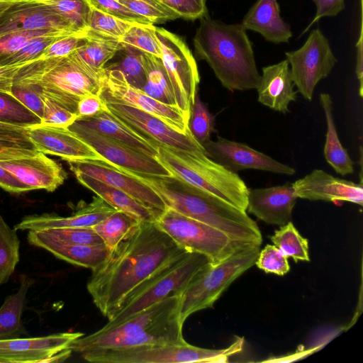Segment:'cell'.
Returning a JSON list of instances; mask_svg holds the SVG:
<instances>
[{
    "mask_svg": "<svg viewBox=\"0 0 363 363\" xmlns=\"http://www.w3.org/2000/svg\"><path fill=\"white\" fill-rule=\"evenodd\" d=\"M189 252L156 221L140 222L92 269L86 288L95 306L108 318L118 304L159 269Z\"/></svg>",
    "mask_w": 363,
    "mask_h": 363,
    "instance_id": "6da1fadb",
    "label": "cell"
},
{
    "mask_svg": "<svg viewBox=\"0 0 363 363\" xmlns=\"http://www.w3.org/2000/svg\"><path fill=\"white\" fill-rule=\"evenodd\" d=\"M116 169L151 187L167 208L211 225L236 242L261 246L262 233L246 211L174 176L156 177Z\"/></svg>",
    "mask_w": 363,
    "mask_h": 363,
    "instance_id": "7a4b0ae2",
    "label": "cell"
},
{
    "mask_svg": "<svg viewBox=\"0 0 363 363\" xmlns=\"http://www.w3.org/2000/svg\"><path fill=\"white\" fill-rule=\"evenodd\" d=\"M193 44L197 59L208 63L223 87L257 88L260 74L252 43L241 23L227 24L207 15L200 19Z\"/></svg>",
    "mask_w": 363,
    "mask_h": 363,
    "instance_id": "3957f363",
    "label": "cell"
},
{
    "mask_svg": "<svg viewBox=\"0 0 363 363\" xmlns=\"http://www.w3.org/2000/svg\"><path fill=\"white\" fill-rule=\"evenodd\" d=\"M181 295L173 294L128 317L83 335L70 344L72 352L186 343L180 318Z\"/></svg>",
    "mask_w": 363,
    "mask_h": 363,
    "instance_id": "277c9868",
    "label": "cell"
},
{
    "mask_svg": "<svg viewBox=\"0 0 363 363\" xmlns=\"http://www.w3.org/2000/svg\"><path fill=\"white\" fill-rule=\"evenodd\" d=\"M103 72L90 67L74 51L22 67L14 83L35 84L44 96L76 113L81 99L99 95Z\"/></svg>",
    "mask_w": 363,
    "mask_h": 363,
    "instance_id": "5b68a950",
    "label": "cell"
},
{
    "mask_svg": "<svg viewBox=\"0 0 363 363\" xmlns=\"http://www.w3.org/2000/svg\"><path fill=\"white\" fill-rule=\"evenodd\" d=\"M155 158L172 176L246 211L249 188L237 173L212 160L206 151L158 145Z\"/></svg>",
    "mask_w": 363,
    "mask_h": 363,
    "instance_id": "8992f818",
    "label": "cell"
},
{
    "mask_svg": "<svg viewBox=\"0 0 363 363\" xmlns=\"http://www.w3.org/2000/svg\"><path fill=\"white\" fill-rule=\"evenodd\" d=\"M209 264L206 255L189 252L171 262L125 296L105 326L118 324L170 295H180L194 275Z\"/></svg>",
    "mask_w": 363,
    "mask_h": 363,
    "instance_id": "52a82bcc",
    "label": "cell"
},
{
    "mask_svg": "<svg viewBox=\"0 0 363 363\" xmlns=\"http://www.w3.org/2000/svg\"><path fill=\"white\" fill-rule=\"evenodd\" d=\"M259 251L260 246L248 245L195 274L180 294L181 320L184 323L191 314L211 308L236 279L255 265Z\"/></svg>",
    "mask_w": 363,
    "mask_h": 363,
    "instance_id": "ba28073f",
    "label": "cell"
},
{
    "mask_svg": "<svg viewBox=\"0 0 363 363\" xmlns=\"http://www.w3.org/2000/svg\"><path fill=\"white\" fill-rule=\"evenodd\" d=\"M244 337L228 347L212 350L189 343L143 345L127 348L102 349L82 353L84 360L94 363H223L242 349Z\"/></svg>",
    "mask_w": 363,
    "mask_h": 363,
    "instance_id": "9c48e42d",
    "label": "cell"
},
{
    "mask_svg": "<svg viewBox=\"0 0 363 363\" xmlns=\"http://www.w3.org/2000/svg\"><path fill=\"white\" fill-rule=\"evenodd\" d=\"M156 223L181 247L206 255L213 265L248 245H254L236 242L222 231L170 208L162 212Z\"/></svg>",
    "mask_w": 363,
    "mask_h": 363,
    "instance_id": "30bf717a",
    "label": "cell"
},
{
    "mask_svg": "<svg viewBox=\"0 0 363 363\" xmlns=\"http://www.w3.org/2000/svg\"><path fill=\"white\" fill-rule=\"evenodd\" d=\"M162 48L161 60L174 91L176 105L191 115L200 76L196 60L182 38L155 26Z\"/></svg>",
    "mask_w": 363,
    "mask_h": 363,
    "instance_id": "8fae6325",
    "label": "cell"
},
{
    "mask_svg": "<svg viewBox=\"0 0 363 363\" xmlns=\"http://www.w3.org/2000/svg\"><path fill=\"white\" fill-rule=\"evenodd\" d=\"M99 96L106 104L129 106L157 116L180 133L190 130L189 114L177 106L163 104L130 85L119 70L104 69Z\"/></svg>",
    "mask_w": 363,
    "mask_h": 363,
    "instance_id": "7c38bea8",
    "label": "cell"
},
{
    "mask_svg": "<svg viewBox=\"0 0 363 363\" xmlns=\"http://www.w3.org/2000/svg\"><path fill=\"white\" fill-rule=\"evenodd\" d=\"M285 56L297 91L309 101L318 83L330 74L337 62L320 28L313 29L300 48L286 52Z\"/></svg>",
    "mask_w": 363,
    "mask_h": 363,
    "instance_id": "4fadbf2b",
    "label": "cell"
},
{
    "mask_svg": "<svg viewBox=\"0 0 363 363\" xmlns=\"http://www.w3.org/2000/svg\"><path fill=\"white\" fill-rule=\"evenodd\" d=\"M68 128L115 168L156 177L172 176L155 157L75 122Z\"/></svg>",
    "mask_w": 363,
    "mask_h": 363,
    "instance_id": "5bb4252c",
    "label": "cell"
},
{
    "mask_svg": "<svg viewBox=\"0 0 363 363\" xmlns=\"http://www.w3.org/2000/svg\"><path fill=\"white\" fill-rule=\"evenodd\" d=\"M84 333H60L35 337L0 340V363L62 362L72 352L70 344Z\"/></svg>",
    "mask_w": 363,
    "mask_h": 363,
    "instance_id": "9a60e30c",
    "label": "cell"
},
{
    "mask_svg": "<svg viewBox=\"0 0 363 363\" xmlns=\"http://www.w3.org/2000/svg\"><path fill=\"white\" fill-rule=\"evenodd\" d=\"M106 105L114 116L152 142L185 151H206L190 130L186 133H180L158 117L132 106Z\"/></svg>",
    "mask_w": 363,
    "mask_h": 363,
    "instance_id": "2e32d148",
    "label": "cell"
},
{
    "mask_svg": "<svg viewBox=\"0 0 363 363\" xmlns=\"http://www.w3.org/2000/svg\"><path fill=\"white\" fill-rule=\"evenodd\" d=\"M202 145L212 160L234 173L245 169H257L284 175L296 173L293 167L244 143L218 136L217 140L209 139Z\"/></svg>",
    "mask_w": 363,
    "mask_h": 363,
    "instance_id": "e0dca14e",
    "label": "cell"
},
{
    "mask_svg": "<svg viewBox=\"0 0 363 363\" xmlns=\"http://www.w3.org/2000/svg\"><path fill=\"white\" fill-rule=\"evenodd\" d=\"M67 162L73 173H84L125 192L153 210L158 217L167 208L163 200L151 187L116 169L106 162L91 160H72Z\"/></svg>",
    "mask_w": 363,
    "mask_h": 363,
    "instance_id": "ac0fdd59",
    "label": "cell"
},
{
    "mask_svg": "<svg viewBox=\"0 0 363 363\" xmlns=\"http://www.w3.org/2000/svg\"><path fill=\"white\" fill-rule=\"evenodd\" d=\"M47 29L86 32L45 4H16L0 16V37L22 30Z\"/></svg>",
    "mask_w": 363,
    "mask_h": 363,
    "instance_id": "d6986e66",
    "label": "cell"
},
{
    "mask_svg": "<svg viewBox=\"0 0 363 363\" xmlns=\"http://www.w3.org/2000/svg\"><path fill=\"white\" fill-rule=\"evenodd\" d=\"M292 184L296 196L300 199L363 205L362 183L335 177L322 169H314Z\"/></svg>",
    "mask_w": 363,
    "mask_h": 363,
    "instance_id": "ffe728a7",
    "label": "cell"
},
{
    "mask_svg": "<svg viewBox=\"0 0 363 363\" xmlns=\"http://www.w3.org/2000/svg\"><path fill=\"white\" fill-rule=\"evenodd\" d=\"M28 135L35 149L45 155H52L68 161L91 160L106 162L91 147L68 128L31 125Z\"/></svg>",
    "mask_w": 363,
    "mask_h": 363,
    "instance_id": "44dd1931",
    "label": "cell"
},
{
    "mask_svg": "<svg viewBox=\"0 0 363 363\" xmlns=\"http://www.w3.org/2000/svg\"><path fill=\"white\" fill-rule=\"evenodd\" d=\"M116 209L103 199L94 196L91 201L80 206L71 216L55 213L29 215L23 217L14 228L16 230H45L60 228H89L98 224Z\"/></svg>",
    "mask_w": 363,
    "mask_h": 363,
    "instance_id": "7402d4cb",
    "label": "cell"
},
{
    "mask_svg": "<svg viewBox=\"0 0 363 363\" xmlns=\"http://www.w3.org/2000/svg\"><path fill=\"white\" fill-rule=\"evenodd\" d=\"M297 199L291 182L249 189L246 211L264 223L281 226L291 221Z\"/></svg>",
    "mask_w": 363,
    "mask_h": 363,
    "instance_id": "603a6c76",
    "label": "cell"
},
{
    "mask_svg": "<svg viewBox=\"0 0 363 363\" xmlns=\"http://www.w3.org/2000/svg\"><path fill=\"white\" fill-rule=\"evenodd\" d=\"M0 165L29 186L31 191L44 189L52 192L67 177L60 164L41 152L31 156L2 161Z\"/></svg>",
    "mask_w": 363,
    "mask_h": 363,
    "instance_id": "cb8c5ba5",
    "label": "cell"
},
{
    "mask_svg": "<svg viewBox=\"0 0 363 363\" xmlns=\"http://www.w3.org/2000/svg\"><path fill=\"white\" fill-rule=\"evenodd\" d=\"M258 101L272 110L281 113L289 112V104L296 100L294 84L286 60L262 67V73L256 88Z\"/></svg>",
    "mask_w": 363,
    "mask_h": 363,
    "instance_id": "d4e9b609",
    "label": "cell"
},
{
    "mask_svg": "<svg viewBox=\"0 0 363 363\" xmlns=\"http://www.w3.org/2000/svg\"><path fill=\"white\" fill-rule=\"evenodd\" d=\"M27 238L30 245L47 250L60 259L91 270L101 264L108 255L104 244L67 243L50 237L41 230H28Z\"/></svg>",
    "mask_w": 363,
    "mask_h": 363,
    "instance_id": "484cf974",
    "label": "cell"
},
{
    "mask_svg": "<svg viewBox=\"0 0 363 363\" xmlns=\"http://www.w3.org/2000/svg\"><path fill=\"white\" fill-rule=\"evenodd\" d=\"M242 26L275 44L289 43L293 35L290 26L280 16L277 0H257L244 16Z\"/></svg>",
    "mask_w": 363,
    "mask_h": 363,
    "instance_id": "4316f807",
    "label": "cell"
},
{
    "mask_svg": "<svg viewBox=\"0 0 363 363\" xmlns=\"http://www.w3.org/2000/svg\"><path fill=\"white\" fill-rule=\"evenodd\" d=\"M76 123L94 130L150 157H155L158 144L129 128L107 110L94 116L77 118Z\"/></svg>",
    "mask_w": 363,
    "mask_h": 363,
    "instance_id": "83f0119b",
    "label": "cell"
},
{
    "mask_svg": "<svg viewBox=\"0 0 363 363\" xmlns=\"http://www.w3.org/2000/svg\"><path fill=\"white\" fill-rule=\"evenodd\" d=\"M84 187L95 193L115 209L139 222L156 221L158 215L125 192L82 172L73 173Z\"/></svg>",
    "mask_w": 363,
    "mask_h": 363,
    "instance_id": "f1b7e54d",
    "label": "cell"
},
{
    "mask_svg": "<svg viewBox=\"0 0 363 363\" xmlns=\"http://www.w3.org/2000/svg\"><path fill=\"white\" fill-rule=\"evenodd\" d=\"M320 101L324 111L327 125L323 148L325 159L337 174L342 176L352 174L354 171V162L339 139L333 114L331 96L328 93H321Z\"/></svg>",
    "mask_w": 363,
    "mask_h": 363,
    "instance_id": "f546056e",
    "label": "cell"
},
{
    "mask_svg": "<svg viewBox=\"0 0 363 363\" xmlns=\"http://www.w3.org/2000/svg\"><path fill=\"white\" fill-rule=\"evenodd\" d=\"M33 280L25 275L21 276L18 291L8 296L0 308V340L23 337L28 332L21 321L26 298Z\"/></svg>",
    "mask_w": 363,
    "mask_h": 363,
    "instance_id": "4dcf8cb0",
    "label": "cell"
},
{
    "mask_svg": "<svg viewBox=\"0 0 363 363\" xmlns=\"http://www.w3.org/2000/svg\"><path fill=\"white\" fill-rule=\"evenodd\" d=\"M122 46L118 39L87 30L85 42L75 52L90 67L102 72Z\"/></svg>",
    "mask_w": 363,
    "mask_h": 363,
    "instance_id": "1f68e13d",
    "label": "cell"
},
{
    "mask_svg": "<svg viewBox=\"0 0 363 363\" xmlns=\"http://www.w3.org/2000/svg\"><path fill=\"white\" fill-rule=\"evenodd\" d=\"M141 57L146 74V82L141 90L163 104L177 106L170 80L161 58L145 52H142Z\"/></svg>",
    "mask_w": 363,
    "mask_h": 363,
    "instance_id": "d6a6232c",
    "label": "cell"
},
{
    "mask_svg": "<svg viewBox=\"0 0 363 363\" xmlns=\"http://www.w3.org/2000/svg\"><path fill=\"white\" fill-rule=\"evenodd\" d=\"M141 54L142 52L123 44L104 69L121 71L130 85L142 89L146 82V74Z\"/></svg>",
    "mask_w": 363,
    "mask_h": 363,
    "instance_id": "836d02e7",
    "label": "cell"
},
{
    "mask_svg": "<svg viewBox=\"0 0 363 363\" xmlns=\"http://www.w3.org/2000/svg\"><path fill=\"white\" fill-rule=\"evenodd\" d=\"M29 126L0 127V162L31 156L39 152L28 138Z\"/></svg>",
    "mask_w": 363,
    "mask_h": 363,
    "instance_id": "e575fe53",
    "label": "cell"
},
{
    "mask_svg": "<svg viewBox=\"0 0 363 363\" xmlns=\"http://www.w3.org/2000/svg\"><path fill=\"white\" fill-rule=\"evenodd\" d=\"M140 222L116 211L92 228L101 237L108 252L113 250Z\"/></svg>",
    "mask_w": 363,
    "mask_h": 363,
    "instance_id": "d590c367",
    "label": "cell"
},
{
    "mask_svg": "<svg viewBox=\"0 0 363 363\" xmlns=\"http://www.w3.org/2000/svg\"><path fill=\"white\" fill-rule=\"evenodd\" d=\"M20 240L0 216V287L7 283L20 259Z\"/></svg>",
    "mask_w": 363,
    "mask_h": 363,
    "instance_id": "8d00e7d4",
    "label": "cell"
},
{
    "mask_svg": "<svg viewBox=\"0 0 363 363\" xmlns=\"http://www.w3.org/2000/svg\"><path fill=\"white\" fill-rule=\"evenodd\" d=\"M270 240L284 255L292 257L296 262L310 260L308 240L301 235L291 221L275 230Z\"/></svg>",
    "mask_w": 363,
    "mask_h": 363,
    "instance_id": "74e56055",
    "label": "cell"
},
{
    "mask_svg": "<svg viewBox=\"0 0 363 363\" xmlns=\"http://www.w3.org/2000/svg\"><path fill=\"white\" fill-rule=\"evenodd\" d=\"M120 41L142 52L161 58L162 48L153 24H133Z\"/></svg>",
    "mask_w": 363,
    "mask_h": 363,
    "instance_id": "f35d334b",
    "label": "cell"
},
{
    "mask_svg": "<svg viewBox=\"0 0 363 363\" xmlns=\"http://www.w3.org/2000/svg\"><path fill=\"white\" fill-rule=\"evenodd\" d=\"M79 33H71L52 29L22 30L11 33L0 37V59L18 52L31 40L45 36L65 37Z\"/></svg>",
    "mask_w": 363,
    "mask_h": 363,
    "instance_id": "ab89813d",
    "label": "cell"
},
{
    "mask_svg": "<svg viewBox=\"0 0 363 363\" xmlns=\"http://www.w3.org/2000/svg\"><path fill=\"white\" fill-rule=\"evenodd\" d=\"M71 22L78 29L87 31L91 5L88 0H52L45 4Z\"/></svg>",
    "mask_w": 363,
    "mask_h": 363,
    "instance_id": "60d3db41",
    "label": "cell"
},
{
    "mask_svg": "<svg viewBox=\"0 0 363 363\" xmlns=\"http://www.w3.org/2000/svg\"><path fill=\"white\" fill-rule=\"evenodd\" d=\"M133 24L135 23L121 20L91 5L88 30L120 40Z\"/></svg>",
    "mask_w": 363,
    "mask_h": 363,
    "instance_id": "b9f144b4",
    "label": "cell"
},
{
    "mask_svg": "<svg viewBox=\"0 0 363 363\" xmlns=\"http://www.w3.org/2000/svg\"><path fill=\"white\" fill-rule=\"evenodd\" d=\"M215 117L201 101L197 93L191 108L189 128L194 137L202 145L215 132Z\"/></svg>",
    "mask_w": 363,
    "mask_h": 363,
    "instance_id": "7bdbcfd3",
    "label": "cell"
},
{
    "mask_svg": "<svg viewBox=\"0 0 363 363\" xmlns=\"http://www.w3.org/2000/svg\"><path fill=\"white\" fill-rule=\"evenodd\" d=\"M0 121L31 125L40 123V119L21 103L0 92Z\"/></svg>",
    "mask_w": 363,
    "mask_h": 363,
    "instance_id": "ee69618b",
    "label": "cell"
},
{
    "mask_svg": "<svg viewBox=\"0 0 363 363\" xmlns=\"http://www.w3.org/2000/svg\"><path fill=\"white\" fill-rule=\"evenodd\" d=\"M135 13L155 23H164L179 16L157 0H118Z\"/></svg>",
    "mask_w": 363,
    "mask_h": 363,
    "instance_id": "f6af8a7d",
    "label": "cell"
},
{
    "mask_svg": "<svg viewBox=\"0 0 363 363\" xmlns=\"http://www.w3.org/2000/svg\"><path fill=\"white\" fill-rule=\"evenodd\" d=\"M47 235L64 242L79 245H102L101 237L92 227L60 228L41 230Z\"/></svg>",
    "mask_w": 363,
    "mask_h": 363,
    "instance_id": "bcb514c9",
    "label": "cell"
},
{
    "mask_svg": "<svg viewBox=\"0 0 363 363\" xmlns=\"http://www.w3.org/2000/svg\"><path fill=\"white\" fill-rule=\"evenodd\" d=\"M62 38L64 37L45 36L34 39L18 52L1 58L0 63L3 65L31 64L46 48Z\"/></svg>",
    "mask_w": 363,
    "mask_h": 363,
    "instance_id": "7dc6e473",
    "label": "cell"
},
{
    "mask_svg": "<svg viewBox=\"0 0 363 363\" xmlns=\"http://www.w3.org/2000/svg\"><path fill=\"white\" fill-rule=\"evenodd\" d=\"M255 264L266 273L280 276L285 275L290 270L288 257L275 245L269 244L260 250Z\"/></svg>",
    "mask_w": 363,
    "mask_h": 363,
    "instance_id": "c3c4849f",
    "label": "cell"
},
{
    "mask_svg": "<svg viewBox=\"0 0 363 363\" xmlns=\"http://www.w3.org/2000/svg\"><path fill=\"white\" fill-rule=\"evenodd\" d=\"M11 97L17 100L40 119L43 113V95L33 84L14 83Z\"/></svg>",
    "mask_w": 363,
    "mask_h": 363,
    "instance_id": "681fc988",
    "label": "cell"
},
{
    "mask_svg": "<svg viewBox=\"0 0 363 363\" xmlns=\"http://www.w3.org/2000/svg\"><path fill=\"white\" fill-rule=\"evenodd\" d=\"M43 105V113L40 122L42 124L68 128L78 118L77 113L69 111L44 95Z\"/></svg>",
    "mask_w": 363,
    "mask_h": 363,
    "instance_id": "f907efd6",
    "label": "cell"
},
{
    "mask_svg": "<svg viewBox=\"0 0 363 363\" xmlns=\"http://www.w3.org/2000/svg\"><path fill=\"white\" fill-rule=\"evenodd\" d=\"M86 33L87 31L55 40L44 50L35 61L65 57L72 54L84 44Z\"/></svg>",
    "mask_w": 363,
    "mask_h": 363,
    "instance_id": "816d5d0a",
    "label": "cell"
},
{
    "mask_svg": "<svg viewBox=\"0 0 363 363\" xmlns=\"http://www.w3.org/2000/svg\"><path fill=\"white\" fill-rule=\"evenodd\" d=\"M157 1L185 20L195 21L208 15L206 0Z\"/></svg>",
    "mask_w": 363,
    "mask_h": 363,
    "instance_id": "f5cc1de1",
    "label": "cell"
},
{
    "mask_svg": "<svg viewBox=\"0 0 363 363\" xmlns=\"http://www.w3.org/2000/svg\"><path fill=\"white\" fill-rule=\"evenodd\" d=\"M96 9L121 20L139 24H152L147 18L135 13L118 0H88Z\"/></svg>",
    "mask_w": 363,
    "mask_h": 363,
    "instance_id": "db71d44e",
    "label": "cell"
},
{
    "mask_svg": "<svg viewBox=\"0 0 363 363\" xmlns=\"http://www.w3.org/2000/svg\"><path fill=\"white\" fill-rule=\"evenodd\" d=\"M316 6V12L313 19L303 30L307 31L312 25L323 17H334L345 8V0H312Z\"/></svg>",
    "mask_w": 363,
    "mask_h": 363,
    "instance_id": "11a10c76",
    "label": "cell"
},
{
    "mask_svg": "<svg viewBox=\"0 0 363 363\" xmlns=\"http://www.w3.org/2000/svg\"><path fill=\"white\" fill-rule=\"evenodd\" d=\"M107 110L106 104L99 95H87L79 101L76 113L78 118L94 116Z\"/></svg>",
    "mask_w": 363,
    "mask_h": 363,
    "instance_id": "9f6ffc18",
    "label": "cell"
},
{
    "mask_svg": "<svg viewBox=\"0 0 363 363\" xmlns=\"http://www.w3.org/2000/svg\"><path fill=\"white\" fill-rule=\"evenodd\" d=\"M28 64L3 65L0 63V92L11 96L16 76Z\"/></svg>",
    "mask_w": 363,
    "mask_h": 363,
    "instance_id": "6f0895ef",
    "label": "cell"
},
{
    "mask_svg": "<svg viewBox=\"0 0 363 363\" xmlns=\"http://www.w3.org/2000/svg\"><path fill=\"white\" fill-rule=\"evenodd\" d=\"M0 187L12 194H21L31 191L30 188L20 182L10 172L0 165Z\"/></svg>",
    "mask_w": 363,
    "mask_h": 363,
    "instance_id": "680465c9",
    "label": "cell"
},
{
    "mask_svg": "<svg viewBox=\"0 0 363 363\" xmlns=\"http://www.w3.org/2000/svg\"><path fill=\"white\" fill-rule=\"evenodd\" d=\"M357 65L356 74L359 83V93L361 97L363 96V60H362V29L361 26L360 35L357 43Z\"/></svg>",
    "mask_w": 363,
    "mask_h": 363,
    "instance_id": "91938a15",
    "label": "cell"
},
{
    "mask_svg": "<svg viewBox=\"0 0 363 363\" xmlns=\"http://www.w3.org/2000/svg\"><path fill=\"white\" fill-rule=\"evenodd\" d=\"M13 4H16L11 2L0 1V16Z\"/></svg>",
    "mask_w": 363,
    "mask_h": 363,
    "instance_id": "94428289",
    "label": "cell"
},
{
    "mask_svg": "<svg viewBox=\"0 0 363 363\" xmlns=\"http://www.w3.org/2000/svg\"><path fill=\"white\" fill-rule=\"evenodd\" d=\"M20 126H28V125H16V124H11V123H8L0 121V127H20Z\"/></svg>",
    "mask_w": 363,
    "mask_h": 363,
    "instance_id": "6125c7cd",
    "label": "cell"
},
{
    "mask_svg": "<svg viewBox=\"0 0 363 363\" xmlns=\"http://www.w3.org/2000/svg\"><path fill=\"white\" fill-rule=\"evenodd\" d=\"M33 4H45L47 2H49L52 0H30Z\"/></svg>",
    "mask_w": 363,
    "mask_h": 363,
    "instance_id": "be15d7a7",
    "label": "cell"
}]
</instances>
